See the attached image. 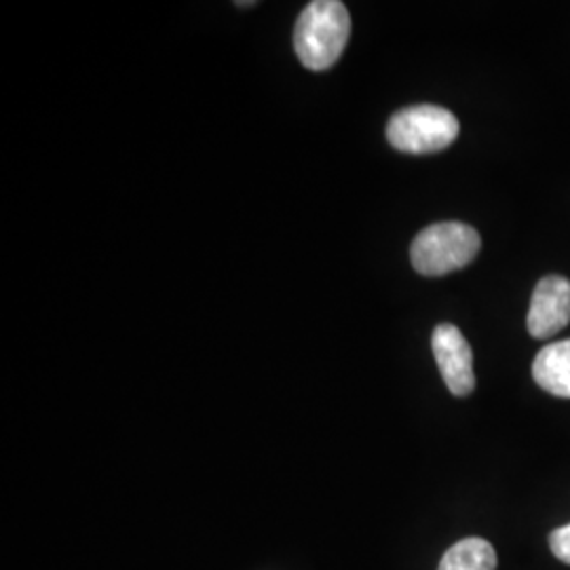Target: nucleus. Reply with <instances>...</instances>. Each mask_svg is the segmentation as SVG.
<instances>
[{"mask_svg": "<svg viewBox=\"0 0 570 570\" xmlns=\"http://www.w3.org/2000/svg\"><path fill=\"white\" fill-rule=\"evenodd\" d=\"M351 35V16L338 0H315L294 28V51L303 66L322 72L341 60Z\"/></svg>", "mask_w": 570, "mask_h": 570, "instance_id": "nucleus-1", "label": "nucleus"}, {"mask_svg": "<svg viewBox=\"0 0 570 570\" xmlns=\"http://www.w3.org/2000/svg\"><path fill=\"white\" fill-rule=\"evenodd\" d=\"M482 239L473 226L440 223L423 228L410 247V261L416 273L442 277L465 268L480 254Z\"/></svg>", "mask_w": 570, "mask_h": 570, "instance_id": "nucleus-2", "label": "nucleus"}, {"mask_svg": "<svg viewBox=\"0 0 570 570\" xmlns=\"http://www.w3.org/2000/svg\"><path fill=\"white\" fill-rule=\"evenodd\" d=\"M431 346L450 393L456 397H468L469 393H473V353L461 330L452 324H440L433 330Z\"/></svg>", "mask_w": 570, "mask_h": 570, "instance_id": "nucleus-4", "label": "nucleus"}, {"mask_svg": "<svg viewBox=\"0 0 570 570\" xmlns=\"http://www.w3.org/2000/svg\"><path fill=\"white\" fill-rule=\"evenodd\" d=\"M532 376L543 391L570 400V341L543 346L532 362Z\"/></svg>", "mask_w": 570, "mask_h": 570, "instance_id": "nucleus-6", "label": "nucleus"}, {"mask_svg": "<svg viewBox=\"0 0 570 570\" xmlns=\"http://www.w3.org/2000/svg\"><path fill=\"white\" fill-rule=\"evenodd\" d=\"M570 324V282L560 275L543 277L530 298V336L546 341Z\"/></svg>", "mask_w": 570, "mask_h": 570, "instance_id": "nucleus-5", "label": "nucleus"}, {"mask_svg": "<svg viewBox=\"0 0 570 570\" xmlns=\"http://www.w3.org/2000/svg\"><path fill=\"white\" fill-rule=\"evenodd\" d=\"M550 550L560 562L570 567V524L562 529L551 530Z\"/></svg>", "mask_w": 570, "mask_h": 570, "instance_id": "nucleus-8", "label": "nucleus"}, {"mask_svg": "<svg viewBox=\"0 0 570 570\" xmlns=\"http://www.w3.org/2000/svg\"><path fill=\"white\" fill-rule=\"evenodd\" d=\"M438 570H497V551L487 539L468 537L442 556Z\"/></svg>", "mask_w": 570, "mask_h": 570, "instance_id": "nucleus-7", "label": "nucleus"}, {"mask_svg": "<svg viewBox=\"0 0 570 570\" xmlns=\"http://www.w3.org/2000/svg\"><path fill=\"white\" fill-rule=\"evenodd\" d=\"M459 119L440 106L421 104L395 112L387 125V140L395 150L429 155L449 148L459 138Z\"/></svg>", "mask_w": 570, "mask_h": 570, "instance_id": "nucleus-3", "label": "nucleus"}]
</instances>
